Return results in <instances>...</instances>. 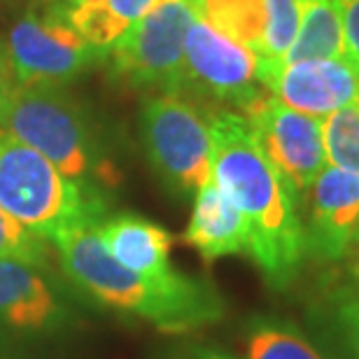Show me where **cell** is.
<instances>
[{
  "label": "cell",
  "instance_id": "obj_3",
  "mask_svg": "<svg viewBox=\"0 0 359 359\" xmlns=\"http://www.w3.org/2000/svg\"><path fill=\"white\" fill-rule=\"evenodd\" d=\"M0 128L89 189L119 184V170L100 147L89 117L59 84H17L0 112Z\"/></svg>",
  "mask_w": 359,
  "mask_h": 359
},
{
  "label": "cell",
  "instance_id": "obj_21",
  "mask_svg": "<svg viewBox=\"0 0 359 359\" xmlns=\"http://www.w3.org/2000/svg\"><path fill=\"white\" fill-rule=\"evenodd\" d=\"M0 259H14L38 269H49L47 241L26 231L3 208H0Z\"/></svg>",
  "mask_w": 359,
  "mask_h": 359
},
{
  "label": "cell",
  "instance_id": "obj_13",
  "mask_svg": "<svg viewBox=\"0 0 359 359\" xmlns=\"http://www.w3.org/2000/svg\"><path fill=\"white\" fill-rule=\"evenodd\" d=\"M105 250L121 266L147 278H170L177 269L170 262L173 236L156 222L133 212H119L98 222Z\"/></svg>",
  "mask_w": 359,
  "mask_h": 359
},
{
  "label": "cell",
  "instance_id": "obj_8",
  "mask_svg": "<svg viewBox=\"0 0 359 359\" xmlns=\"http://www.w3.org/2000/svg\"><path fill=\"white\" fill-rule=\"evenodd\" d=\"M182 93L245 112L269 89L259 80V56L196 17L184 40Z\"/></svg>",
  "mask_w": 359,
  "mask_h": 359
},
{
  "label": "cell",
  "instance_id": "obj_28",
  "mask_svg": "<svg viewBox=\"0 0 359 359\" xmlns=\"http://www.w3.org/2000/svg\"><path fill=\"white\" fill-rule=\"evenodd\" d=\"M355 243H357V245H359V231H357V241H355Z\"/></svg>",
  "mask_w": 359,
  "mask_h": 359
},
{
  "label": "cell",
  "instance_id": "obj_23",
  "mask_svg": "<svg viewBox=\"0 0 359 359\" xmlns=\"http://www.w3.org/2000/svg\"><path fill=\"white\" fill-rule=\"evenodd\" d=\"M166 359H238V357L224 348L215 346V343L184 341L180 346L170 348L166 353Z\"/></svg>",
  "mask_w": 359,
  "mask_h": 359
},
{
  "label": "cell",
  "instance_id": "obj_17",
  "mask_svg": "<svg viewBox=\"0 0 359 359\" xmlns=\"http://www.w3.org/2000/svg\"><path fill=\"white\" fill-rule=\"evenodd\" d=\"M243 339L245 359H325L304 329L273 315H255Z\"/></svg>",
  "mask_w": 359,
  "mask_h": 359
},
{
  "label": "cell",
  "instance_id": "obj_29",
  "mask_svg": "<svg viewBox=\"0 0 359 359\" xmlns=\"http://www.w3.org/2000/svg\"><path fill=\"white\" fill-rule=\"evenodd\" d=\"M357 105H359V100H357Z\"/></svg>",
  "mask_w": 359,
  "mask_h": 359
},
{
  "label": "cell",
  "instance_id": "obj_22",
  "mask_svg": "<svg viewBox=\"0 0 359 359\" xmlns=\"http://www.w3.org/2000/svg\"><path fill=\"white\" fill-rule=\"evenodd\" d=\"M339 17L346 56L359 66V0H332Z\"/></svg>",
  "mask_w": 359,
  "mask_h": 359
},
{
  "label": "cell",
  "instance_id": "obj_1",
  "mask_svg": "<svg viewBox=\"0 0 359 359\" xmlns=\"http://www.w3.org/2000/svg\"><path fill=\"white\" fill-rule=\"evenodd\" d=\"M212 182L248 224L250 259L273 290H290L306 262L301 198L257 145L238 112L210 114Z\"/></svg>",
  "mask_w": 359,
  "mask_h": 359
},
{
  "label": "cell",
  "instance_id": "obj_18",
  "mask_svg": "<svg viewBox=\"0 0 359 359\" xmlns=\"http://www.w3.org/2000/svg\"><path fill=\"white\" fill-rule=\"evenodd\" d=\"M196 17L257 56L262 54L264 21H266L264 0H201Z\"/></svg>",
  "mask_w": 359,
  "mask_h": 359
},
{
  "label": "cell",
  "instance_id": "obj_24",
  "mask_svg": "<svg viewBox=\"0 0 359 359\" xmlns=\"http://www.w3.org/2000/svg\"><path fill=\"white\" fill-rule=\"evenodd\" d=\"M156 0H105V5L131 28L135 21L142 19L145 14L152 10Z\"/></svg>",
  "mask_w": 359,
  "mask_h": 359
},
{
  "label": "cell",
  "instance_id": "obj_15",
  "mask_svg": "<svg viewBox=\"0 0 359 359\" xmlns=\"http://www.w3.org/2000/svg\"><path fill=\"white\" fill-rule=\"evenodd\" d=\"M308 336L325 359H359V292L348 283H329L306 308Z\"/></svg>",
  "mask_w": 359,
  "mask_h": 359
},
{
  "label": "cell",
  "instance_id": "obj_6",
  "mask_svg": "<svg viewBox=\"0 0 359 359\" xmlns=\"http://www.w3.org/2000/svg\"><path fill=\"white\" fill-rule=\"evenodd\" d=\"M196 19L189 0H156L112 45V70L138 89L182 93L184 40Z\"/></svg>",
  "mask_w": 359,
  "mask_h": 359
},
{
  "label": "cell",
  "instance_id": "obj_7",
  "mask_svg": "<svg viewBox=\"0 0 359 359\" xmlns=\"http://www.w3.org/2000/svg\"><path fill=\"white\" fill-rule=\"evenodd\" d=\"M5 47L19 84L61 87L105 56L75 31L59 0L31 3L10 28Z\"/></svg>",
  "mask_w": 359,
  "mask_h": 359
},
{
  "label": "cell",
  "instance_id": "obj_25",
  "mask_svg": "<svg viewBox=\"0 0 359 359\" xmlns=\"http://www.w3.org/2000/svg\"><path fill=\"white\" fill-rule=\"evenodd\" d=\"M17 77H14V70H12V63H10V56H7V47L5 42L0 40V112H3L5 103L10 100L12 91L17 89Z\"/></svg>",
  "mask_w": 359,
  "mask_h": 359
},
{
  "label": "cell",
  "instance_id": "obj_9",
  "mask_svg": "<svg viewBox=\"0 0 359 359\" xmlns=\"http://www.w3.org/2000/svg\"><path fill=\"white\" fill-rule=\"evenodd\" d=\"M243 117L248 119L266 159L280 170L304 203L308 187L327 166L322 121L292 110L271 93L250 105Z\"/></svg>",
  "mask_w": 359,
  "mask_h": 359
},
{
  "label": "cell",
  "instance_id": "obj_12",
  "mask_svg": "<svg viewBox=\"0 0 359 359\" xmlns=\"http://www.w3.org/2000/svg\"><path fill=\"white\" fill-rule=\"evenodd\" d=\"M47 269L0 259V339H38L73 325V311Z\"/></svg>",
  "mask_w": 359,
  "mask_h": 359
},
{
  "label": "cell",
  "instance_id": "obj_26",
  "mask_svg": "<svg viewBox=\"0 0 359 359\" xmlns=\"http://www.w3.org/2000/svg\"><path fill=\"white\" fill-rule=\"evenodd\" d=\"M353 276H355V283H353V287L359 292V264L355 266V271H353Z\"/></svg>",
  "mask_w": 359,
  "mask_h": 359
},
{
  "label": "cell",
  "instance_id": "obj_11",
  "mask_svg": "<svg viewBox=\"0 0 359 359\" xmlns=\"http://www.w3.org/2000/svg\"><path fill=\"white\" fill-rule=\"evenodd\" d=\"M259 80L280 103L318 119L359 100V66L348 56L297 63L259 61Z\"/></svg>",
  "mask_w": 359,
  "mask_h": 359
},
{
  "label": "cell",
  "instance_id": "obj_14",
  "mask_svg": "<svg viewBox=\"0 0 359 359\" xmlns=\"http://www.w3.org/2000/svg\"><path fill=\"white\" fill-rule=\"evenodd\" d=\"M182 238L187 245L196 250L203 262H215L231 255H250L245 219L231 203V198L212 182V177L194 194L191 217Z\"/></svg>",
  "mask_w": 359,
  "mask_h": 359
},
{
  "label": "cell",
  "instance_id": "obj_19",
  "mask_svg": "<svg viewBox=\"0 0 359 359\" xmlns=\"http://www.w3.org/2000/svg\"><path fill=\"white\" fill-rule=\"evenodd\" d=\"M322 140L329 166L359 173V105H348L325 117Z\"/></svg>",
  "mask_w": 359,
  "mask_h": 359
},
{
  "label": "cell",
  "instance_id": "obj_4",
  "mask_svg": "<svg viewBox=\"0 0 359 359\" xmlns=\"http://www.w3.org/2000/svg\"><path fill=\"white\" fill-rule=\"evenodd\" d=\"M0 208L42 241L84 222H100L103 191L77 184L40 152L0 128Z\"/></svg>",
  "mask_w": 359,
  "mask_h": 359
},
{
  "label": "cell",
  "instance_id": "obj_5",
  "mask_svg": "<svg viewBox=\"0 0 359 359\" xmlns=\"http://www.w3.org/2000/svg\"><path fill=\"white\" fill-rule=\"evenodd\" d=\"M149 166L168 191L191 196L212 177L210 114L184 93H154L140 107Z\"/></svg>",
  "mask_w": 359,
  "mask_h": 359
},
{
  "label": "cell",
  "instance_id": "obj_16",
  "mask_svg": "<svg viewBox=\"0 0 359 359\" xmlns=\"http://www.w3.org/2000/svg\"><path fill=\"white\" fill-rule=\"evenodd\" d=\"M299 31L283 63L346 56L343 33L332 0H297Z\"/></svg>",
  "mask_w": 359,
  "mask_h": 359
},
{
  "label": "cell",
  "instance_id": "obj_20",
  "mask_svg": "<svg viewBox=\"0 0 359 359\" xmlns=\"http://www.w3.org/2000/svg\"><path fill=\"white\" fill-rule=\"evenodd\" d=\"M266 21L259 61L283 63L299 31V3L297 0H264Z\"/></svg>",
  "mask_w": 359,
  "mask_h": 359
},
{
  "label": "cell",
  "instance_id": "obj_27",
  "mask_svg": "<svg viewBox=\"0 0 359 359\" xmlns=\"http://www.w3.org/2000/svg\"><path fill=\"white\" fill-rule=\"evenodd\" d=\"M189 3H191V7H194V10H196V7L201 5V0H189Z\"/></svg>",
  "mask_w": 359,
  "mask_h": 359
},
{
  "label": "cell",
  "instance_id": "obj_10",
  "mask_svg": "<svg viewBox=\"0 0 359 359\" xmlns=\"http://www.w3.org/2000/svg\"><path fill=\"white\" fill-rule=\"evenodd\" d=\"M306 259L336 264L346 259L359 231V173L325 166L306 191Z\"/></svg>",
  "mask_w": 359,
  "mask_h": 359
},
{
  "label": "cell",
  "instance_id": "obj_2",
  "mask_svg": "<svg viewBox=\"0 0 359 359\" xmlns=\"http://www.w3.org/2000/svg\"><path fill=\"white\" fill-rule=\"evenodd\" d=\"M52 243L63 273L77 290L107 311L142 320L159 332L191 334L226 313L224 297L210 280L182 271L156 280L121 266L100 241L98 222L70 226Z\"/></svg>",
  "mask_w": 359,
  "mask_h": 359
}]
</instances>
